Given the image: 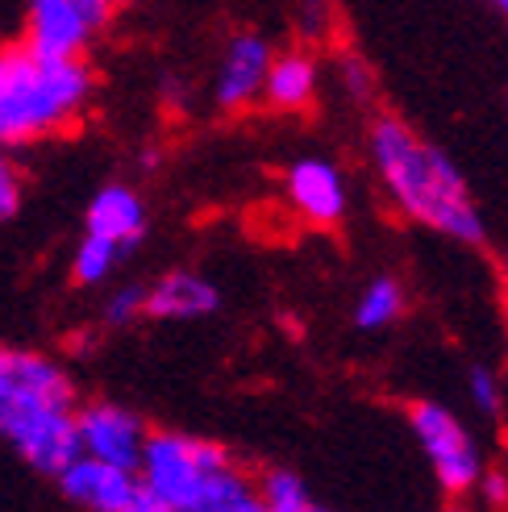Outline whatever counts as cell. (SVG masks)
<instances>
[{"instance_id": "1", "label": "cell", "mask_w": 508, "mask_h": 512, "mask_svg": "<svg viewBox=\"0 0 508 512\" xmlns=\"http://www.w3.org/2000/svg\"><path fill=\"white\" fill-rule=\"evenodd\" d=\"M367 163L404 221L459 246L488 242L484 209H479L459 163L404 117L379 113L367 121Z\"/></svg>"}, {"instance_id": "2", "label": "cell", "mask_w": 508, "mask_h": 512, "mask_svg": "<svg viewBox=\"0 0 508 512\" xmlns=\"http://www.w3.org/2000/svg\"><path fill=\"white\" fill-rule=\"evenodd\" d=\"M75 408L80 392L59 358L0 346V442L30 471L55 479L80 454Z\"/></svg>"}, {"instance_id": "3", "label": "cell", "mask_w": 508, "mask_h": 512, "mask_svg": "<svg viewBox=\"0 0 508 512\" xmlns=\"http://www.w3.org/2000/svg\"><path fill=\"white\" fill-rule=\"evenodd\" d=\"M96 96V71L84 55L50 59L25 42L0 46V146H34L80 125Z\"/></svg>"}, {"instance_id": "4", "label": "cell", "mask_w": 508, "mask_h": 512, "mask_svg": "<svg viewBox=\"0 0 508 512\" xmlns=\"http://www.w3.org/2000/svg\"><path fill=\"white\" fill-rule=\"evenodd\" d=\"M138 479L159 512H263L259 483L213 438L150 429Z\"/></svg>"}, {"instance_id": "5", "label": "cell", "mask_w": 508, "mask_h": 512, "mask_svg": "<svg viewBox=\"0 0 508 512\" xmlns=\"http://www.w3.org/2000/svg\"><path fill=\"white\" fill-rule=\"evenodd\" d=\"M404 421H409L425 463L434 471L438 492L450 500L471 496L479 471H484V450H479L475 433L463 425V417L450 413L438 400H413L404 408Z\"/></svg>"}, {"instance_id": "6", "label": "cell", "mask_w": 508, "mask_h": 512, "mask_svg": "<svg viewBox=\"0 0 508 512\" xmlns=\"http://www.w3.org/2000/svg\"><path fill=\"white\" fill-rule=\"evenodd\" d=\"M55 488L71 508H88V512H159L138 471L105 463V458L92 454H75L55 475Z\"/></svg>"}, {"instance_id": "7", "label": "cell", "mask_w": 508, "mask_h": 512, "mask_svg": "<svg viewBox=\"0 0 508 512\" xmlns=\"http://www.w3.org/2000/svg\"><path fill=\"white\" fill-rule=\"evenodd\" d=\"M288 209L313 229H338L350 217V184L346 171L325 155H300L284 171Z\"/></svg>"}, {"instance_id": "8", "label": "cell", "mask_w": 508, "mask_h": 512, "mask_svg": "<svg viewBox=\"0 0 508 512\" xmlns=\"http://www.w3.org/2000/svg\"><path fill=\"white\" fill-rule=\"evenodd\" d=\"M275 59V46L259 30H238L225 42L217 71H213V109L217 113H246L250 105H263L267 67Z\"/></svg>"}, {"instance_id": "9", "label": "cell", "mask_w": 508, "mask_h": 512, "mask_svg": "<svg viewBox=\"0 0 508 512\" xmlns=\"http://www.w3.org/2000/svg\"><path fill=\"white\" fill-rule=\"evenodd\" d=\"M75 429H80V454L105 458V463L138 471L146 446V421L117 400H92L75 408Z\"/></svg>"}, {"instance_id": "10", "label": "cell", "mask_w": 508, "mask_h": 512, "mask_svg": "<svg viewBox=\"0 0 508 512\" xmlns=\"http://www.w3.org/2000/svg\"><path fill=\"white\" fill-rule=\"evenodd\" d=\"M92 17L75 5V0H25V25L21 42L50 59H75L88 55V46L96 42Z\"/></svg>"}, {"instance_id": "11", "label": "cell", "mask_w": 508, "mask_h": 512, "mask_svg": "<svg viewBox=\"0 0 508 512\" xmlns=\"http://www.w3.org/2000/svg\"><path fill=\"white\" fill-rule=\"evenodd\" d=\"M221 300H225L221 288L205 271L171 267L146 284L142 313H146V321H205L221 309Z\"/></svg>"}, {"instance_id": "12", "label": "cell", "mask_w": 508, "mask_h": 512, "mask_svg": "<svg viewBox=\"0 0 508 512\" xmlns=\"http://www.w3.org/2000/svg\"><path fill=\"white\" fill-rule=\"evenodd\" d=\"M146 200L138 188L130 184H121V179H113V184L105 188H96L92 200H88V209H84V229L88 234H100V238H109L125 250H138L142 238H146Z\"/></svg>"}, {"instance_id": "13", "label": "cell", "mask_w": 508, "mask_h": 512, "mask_svg": "<svg viewBox=\"0 0 508 512\" xmlns=\"http://www.w3.org/2000/svg\"><path fill=\"white\" fill-rule=\"evenodd\" d=\"M321 92V63L313 50H275L263 84V105L271 113H309Z\"/></svg>"}, {"instance_id": "14", "label": "cell", "mask_w": 508, "mask_h": 512, "mask_svg": "<svg viewBox=\"0 0 508 512\" xmlns=\"http://www.w3.org/2000/svg\"><path fill=\"white\" fill-rule=\"evenodd\" d=\"M404 309H409V292L396 275H371L359 300H354V329L363 334H379V329H392Z\"/></svg>"}, {"instance_id": "15", "label": "cell", "mask_w": 508, "mask_h": 512, "mask_svg": "<svg viewBox=\"0 0 508 512\" xmlns=\"http://www.w3.org/2000/svg\"><path fill=\"white\" fill-rule=\"evenodd\" d=\"M125 254H130L125 246L84 229V238L71 250V284L75 288H105L113 279V271L125 263Z\"/></svg>"}, {"instance_id": "16", "label": "cell", "mask_w": 508, "mask_h": 512, "mask_svg": "<svg viewBox=\"0 0 508 512\" xmlns=\"http://www.w3.org/2000/svg\"><path fill=\"white\" fill-rule=\"evenodd\" d=\"M254 483H259L263 512H313L317 508L309 479H304L300 471H292V467H271Z\"/></svg>"}, {"instance_id": "17", "label": "cell", "mask_w": 508, "mask_h": 512, "mask_svg": "<svg viewBox=\"0 0 508 512\" xmlns=\"http://www.w3.org/2000/svg\"><path fill=\"white\" fill-rule=\"evenodd\" d=\"M142 300H146V284H117L105 296V304H100V325H105V329H130V325H138L146 317Z\"/></svg>"}, {"instance_id": "18", "label": "cell", "mask_w": 508, "mask_h": 512, "mask_svg": "<svg viewBox=\"0 0 508 512\" xmlns=\"http://www.w3.org/2000/svg\"><path fill=\"white\" fill-rule=\"evenodd\" d=\"M467 396L479 417H500L504 413V379L492 367H471L467 371Z\"/></svg>"}, {"instance_id": "19", "label": "cell", "mask_w": 508, "mask_h": 512, "mask_svg": "<svg viewBox=\"0 0 508 512\" xmlns=\"http://www.w3.org/2000/svg\"><path fill=\"white\" fill-rule=\"evenodd\" d=\"M25 204V179L13 163V150L0 146V221H13Z\"/></svg>"}, {"instance_id": "20", "label": "cell", "mask_w": 508, "mask_h": 512, "mask_svg": "<svg viewBox=\"0 0 508 512\" xmlns=\"http://www.w3.org/2000/svg\"><path fill=\"white\" fill-rule=\"evenodd\" d=\"M471 496L484 504V508H508V471L484 463V471H479V483H475Z\"/></svg>"}, {"instance_id": "21", "label": "cell", "mask_w": 508, "mask_h": 512, "mask_svg": "<svg viewBox=\"0 0 508 512\" xmlns=\"http://www.w3.org/2000/svg\"><path fill=\"white\" fill-rule=\"evenodd\" d=\"M338 71H342V88H346V96H350V100H359V105H367L371 92H375L371 71H367L359 59H350V63H346V67H338Z\"/></svg>"}, {"instance_id": "22", "label": "cell", "mask_w": 508, "mask_h": 512, "mask_svg": "<svg viewBox=\"0 0 508 512\" xmlns=\"http://www.w3.org/2000/svg\"><path fill=\"white\" fill-rule=\"evenodd\" d=\"M75 5H80L92 17V25H96L100 34H105L109 25H113V17H117V0H75Z\"/></svg>"}, {"instance_id": "23", "label": "cell", "mask_w": 508, "mask_h": 512, "mask_svg": "<svg viewBox=\"0 0 508 512\" xmlns=\"http://www.w3.org/2000/svg\"><path fill=\"white\" fill-rule=\"evenodd\" d=\"M500 296H504V313H508V246L500 254Z\"/></svg>"}, {"instance_id": "24", "label": "cell", "mask_w": 508, "mask_h": 512, "mask_svg": "<svg viewBox=\"0 0 508 512\" xmlns=\"http://www.w3.org/2000/svg\"><path fill=\"white\" fill-rule=\"evenodd\" d=\"M492 5H496V9L504 13V21H508V0H492Z\"/></svg>"}, {"instance_id": "25", "label": "cell", "mask_w": 508, "mask_h": 512, "mask_svg": "<svg viewBox=\"0 0 508 512\" xmlns=\"http://www.w3.org/2000/svg\"><path fill=\"white\" fill-rule=\"evenodd\" d=\"M130 5H138V0H117V9H130Z\"/></svg>"}]
</instances>
